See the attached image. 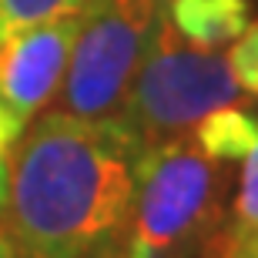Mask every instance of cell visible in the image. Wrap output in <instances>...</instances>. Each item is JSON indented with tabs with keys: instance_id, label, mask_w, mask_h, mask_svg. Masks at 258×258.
<instances>
[{
	"instance_id": "6da1fadb",
	"label": "cell",
	"mask_w": 258,
	"mask_h": 258,
	"mask_svg": "<svg viewBox=\"0 0 258 258\" xmlns=\"http://www.w3.org/2000/svg\"><path fill=\"white\" fill-rule=\"evenodd\" d=\"M141 151L121 117L40 111L14 144L0 211L20 258H71L121 238Z\"/></svg>"
},
{
	"instance_id": "7a4b0ae2",
	"label": "cell",
	"mask_w": 258,
	"mask_h": 258,
	"mask_svg": "<svg viewBox=\"0 0 258 258\" xmlns=\"http://www.w3.org/2000/svg\"><path fill=\"white\" fill-rule=\"evenodd\" d=\"M225 168L191 134L148 144L134 168V198L121 231L124 258H205L225 228Z\"/></svg>"
},
{
	"instance_id": "3957f363",
	"label": "cell",
	"mask_w": 258,
	"mask_h": 258,
	"mask_svg": "<svg viewBox=\"0 0 258 258\" xmlns=\"http://www.w3.org/2000/svg\"><path fill=\"white\" fill-rule=\"evenodd\" d=\"M238 97L241 87L225 54L188 44L164 10L124 97L121 121L148 148L191 134L205 114L238 104Z\"/></svg>"
},
{
	"instance_id": "277c9868",
	"label": "cell",
	"mask_w": 258,
	"mask_h": 258,
	"mask_svg": "<svg viewBox=\"0 0 258 258\" xmlns=\"http://www.w3.org/2000/svg\"><path fill=\"white\" fill-rule=\"evenodd\" d=\"M164 10L168 0H84L71 64L50 107L77 117H121Z\"/></svg>"
},
{
	"instance_id": "5b68a950",
	"label": "cell",
	"mask_w": 258,
	"mask_h": 258,
	"mask_svg": "<svg viewBox=\"0 0 258 258\" xmlns=\"http://www.w3.org/2000/svg\"><path fill=\"white\" fill-rule=\"evenodd\" d=\"M81 10H67L0 40V104L30 124L57 97L71 50L81 30Z\"/></svg>"
},
{
	"instance_id": "8992f818",
	"label": "cell",
	"mask_w": 258,
	"mask_h": 258,
	"mask_svg": "<svg viewBox=\"0 0 258 258\" xmlns=\"http://www.w3.org/2000/svg\"><path fill=\"white\" fill-rule=\"evenodd\" d=\"M168 20L188 44L221 50L248 27V0H168Z\"/></svg>"
},
{
	"instance_id": "52a82bcc",
	"label": "cell",
	"mask_w": 258,
	"mask_h": 258,
	"mask_svg": "<svg viewBox=\"0 0 258 258\" xmlns=\"http://www.w3.org/2000/svg\"><path fill=\"white\" fill-rule=\"evenodd\" d=\"M191 141L215 161H245L258 148V117L235 104L211 111L191 127Z\"/></svg>"
},
{
	"instance_id": "ba28073f",
	"label": "cell",
	"mask_w": 258,
	"mask_h": 258,
	"mask_svg": "<svg viewBox=\"0 0 258 258\" xmlns=\"http://www.w3.org/2000/svg\"><path fill=\"white\" fill-rule=\"evenodd\" d=\"M81 7H84V0H0V40H7L10 34L24 27H34L40 20Z\"/></svg>"
},
{
	"instance_id": "9c48e42d",
	"label": "cell",
	"mask_w": 258,
	"mask_h": 258,
	"mask_svg": "<svg viewBox=\"0 0 258 258\" xmlns=\"http://www.w3.org/2000/svg\"><path fill=\"white\" fill-rule=\"evenodd\" d=\"M231 231L238 235H255L258 231V148L245 158V171L238 181V195L231 205Z\"/></svg>"
},
{
	"instance_id": "30bf717a",
	"label": "cell",
	"mask_w": 258,
	"mask_h": 258,
	"mask_svg": "<svg viewBox=\"0 0 258 258\" xmlns=\"http://www.w3.org/2000/svg\"><path fill=\"white\" fill-rule=\"evenodd\" d=\"M225 60H228L231 74H235L241 91H245V94H258V20L248 24V27L228 44Z\"/></svg>"
},
{
	"instance_id": "8fae6325",
	"label": "cell",
	"mask_w": 258,
	"mask_h": 258,
	"mask_svg": "<svg viewBox=\"0 0 258 258\" xmlns=\"http://www.w3.org/2000/svg\"><path fill=\"white\" fill-rule=\"evenodd\" d=\"M205 258H258V231L255 235H238L225 225Z\"/></svg>"
},
{
	"instance_id": "7c38bea8",
	"label": "cell",
	"mask_w": 258,
	"mask_h": 258,
	"mask_svg": "<svg viewBox=\"0 0 258 258\" xmlns=\"http://www.w3.org/2000/svg\"><path fill=\"white\" fill-rule=\"evenodd\" d=\"M71 258H124V255H121V238L101 241V245H94V248H84V251H77V255H71Z\"/></svg>"
},
{
	"instance_id": "4fadbf2b",
	"label": "cell",
	"mask_w": 258,
	"mask_h": 258,
	"mask_svg": "<svg viewBox=\"0 0 258 258\" xmlns=\"http://www.w3.org/2000/svg\"><path fill=\"white\" fill-rule=\"evenodd\" d=\"M0 258H20V251H17V241L10 238V231L0 225Z\"/></svg>"
}]
</instances>
